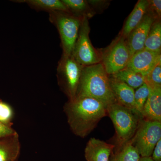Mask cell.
Listing matches in <instances>:
<instances>
[{"mask_svg":"<svg viewBox=\"0 0 161 161\" xmlns=\"http://www.w3.org/2000/svg\"><path fill=\"white\" fill-rule=\"evenodd\" d=\"M64 109L71 130L75 135L82 138L88 135L99 121L108 115L107 107L90 97H78L69 101Z\"/></svg>","mask_w":161,"mask_h":161,"instance_id":"cell-1","label":"cell"},{"mask_svg":"<svg viewBox=\"0 0 161 161\" xmlns=\"http://www.w3.org/2000/svg\"><path fill=\"white\" fill-rule=\"evenodd\" d=\"M78 97L95 98L107 108L116 102L110 86L109 76L102 64L84 67L76 96Z\"/></svg>","mask_w":161,"mask_h":161,"instance_id":"cell-2","label":"cell"},{"mask_svg":"<svg viewBox=\"0 0 161 161\" xmlns=\"http://www.w3.org/2000/svg\"><path fill=\"white\" fill-rule=\"evenodd\" d=\"M107 111L115 127L119 144L121 146L131 140L142 117L116 102L108 106Z\"/></svg>","mask_w":161,"mask_h":161,"instance_id":"cell-3","label":"cell"},{"mask_svg":"<svg viewBox=\"0 0 161 161\" xmlns=\"http://www.w3.org/2000/svg\"><path fill=\"white\" fill-rule=\"evenodd\" d=\"M82 18L67 12L50 13V20L54 23L60 34L63 49L62 57H69L72 55Z\"/></svg>","mask_w":161,"mask_h":161,"instance_id":"cell-4","label":"cell"},{"mask_svg":"<svg viewBox=\"0 0 161 161\" xmlns=\"http://www.w3.org/2000/svg\"><path fill=\"white\" fill-rule=\"evenodd\" d=\"M100 53L101 63L109 76L126 67L131 57L126 39L120 34L109 46Z\"/></svg>","mask_w":161,"mask_h":161,"instance_id":"cell-5","label":"cell"},{"mask_svg":"<svg viewBox=\"0 0 161 161\" xmlns=\"http://www.w3.org/2000/svg\"><path fill=\"white\" fill-rule=\"evenodd\" d=\"M160 139L161 122L144 119L131 140L141 157H149Z\"/></svg>","mask_w":161,"mask_h":161,"instance_id":"cell-6","label":"cell"},{"mask_svg":"<svg viewBox=\"0 0 161 161\" xmlns=\"http://www.w3.org/2000/svg\"><path fill=\"white\" fill-rule=\"evenodd\" d=\"M89 19H81L78 38L75 43L72 56L82 66H87L101 63V57L92 45L90 40Z\"/></svg>","mask_w":161,"mask_h":161,"instance_id":"cell-7","label":"cell"},{"mask_svg":"<svg viewBox=\"0 0 161 161\" xmlns=\"http://www.w3.org/2000/svg\"><path fill=\"white\" fill-rule=\"evenodd\" d=\"M83 67L72 55L61 57L59 62V81L68 97L69 101L75 100L76 98Z\"/></svg>","mask_w":161,"mask_h":161,"instance_id":"cell-8","label":"cell"},{"mask_svg":"<svg viewBox=\"0 0 161 161\" xmlns=\"http://www.w3.org/2000/svg\"><path fill=\"white\" fill-rule=\"evenodd\" d=\"M161 60V53L144 48L132 55L126 67L145 76Z\"/></svg>","mask_w":161,"mask_h":161,"instance_id":"cell-9","label":"cell"},{"mask_svg":"<svg viewBox=\"0 0 161 161\" xmlns=\"http://www.w3.org/2000/svg\"><path fill=\"white\" fill-rule=\"evenodd\" d=\"M154 21L151 15L147 12L138 26L129 35L126 42L131 57L136 52L144 49L147 36Z\"/></svg>","mask_w":161,"mask_h":161,"instance_id":"cell-10","label":"cell"},{"mask_svg":"<svg viewBox=\"0 0 161 161\" xmlns=\"http://www.w3.org/2000/svg\"><path fill=\"white\" fill-rule=\"evenodd\" d=\"M109 82L116 102L142 116L136 108L134 89L122 81L111 77H109Z\"/></svg>","mask_w":161,"mask_h":161,"instance_id":"cell-11","label":"cell"},{"mask_svg":"<svg viewBox=\"0 0 161 161\" xmlns=\"http://www.w3.org/2000/svg\"><path fill=\"white\" fill-rule=\"evenodd\" d=\"M115 146L98 139H90L85 149V157L87 161H109Z\"/></svg>","mask_w":161,"mask_h":161,"instance_id":"cell-12","label":"cell"},{"mask_svg":"<svg viewBox=\"0 0 161 161\" xmlns=\"http://www.w3.org/2000/svg\"><path fill=\"white\" fill-rule=\"evenodd\" d=\"M142 115L147 120L161 122V88L150 89Z\"/></svg>","mask_w":161,"mask_h":161,"instance_id":"cell-13","label":"cell"},{"mask_svg":"<svg viewBox=\"0 0 161 161\" xmlns=\"http://www.w3.org/2000/svg\"><path fill=\"white\" fill-rule=\"evenodd\" d=\"M21 150L17 132L9 136L0 137V161H16Z\"/></svg>","mask_w":161,"mask_h":161,"instance_id":"cell-14","label":"cell"},{"mask_svg":"<svg viewBox=\"0 0 161 161\" xmlns=\"http://www.w3.org/2000/svg\"><path fill=\"white\" fill-rule=\"evenodd\" d=\"M149 6V1L139 0L134 9L127 18L120 35L125 39H127L130 33L138 26L147 14Z\"/></svg>","mask_w":161,"mask_h":161,"instance_id":"cell-15","label":"cell"},{"mask_svg":"<svg viewBox=\"0 0 161 161\" xmlns=\"http://www.w3.org/2000/svg\"><path fill=\"white\" fill-rule=\"evenodd\" d=\"M110 76L126 84L133 89L138 88L145 83L143 75L127 67Z\"/></svg>","mask_w":161,"mask_h":161,"instance_id":"cell-16","label":"cell"},{"mask_svg":"<svg viewBox=\"0 0 161 161\" xmlns=\"http://www.w3.org/2000/svg\"><path fill=\"white\" fill-rule=\"evenodd\" d=\"M140 158L131 140L120 146L115 152L112 151L109 161H139Z\"/></svg>","mask_w":161,"mask_h":161,"instance_id":"cell-17","label":"cell"},{"mask_svg":"<svg viewBox=\"0 0 161 161\" xmlns=\"http://www.w3.org/2000/svg\"><path fill=\"white\" fill-rule=\"evenodd\" d=\"M72 14L78 17H87L90 19L95 14L87 1L85 0H62Z\"/></svg>","mask_w":161,"mask_h":161,"instance_id":"cell-18","label":"cell"},{"mask_svg":"<svg viewBox=\"0 0 161 161\" xmlns=\"http://www.w3.org/2000/svg\"><path fill=\"white\" fill-rule=\"evenodd\" d=\"M144 48L151 51L161 53V20L153 22L144 45Z\"/></svg>","mask_w":161,"mask_h":161,"instance_id":"cell-19","label":"cell"},{"mask_svg":"<svg viewBox=\"0 0 161 161\" xmlns=\"http://www.w3.org/2000/svg\"><path fill=\"white\" fill-rule=\"evenodd\" d=\"M25 2L36 9L46 10L49 13L55 11L69 12L68 9L60 0H28Z\"/></svg>","mask_w":161,"mask_h":161,"instance_id":"cell-20","label":"cell"},{"mask_svg":"<svg viewBox=\"0 0 161 161\" xmlns=\"http://www.w3.org/2000/svg\"><path fill=\"white\" fill-rule=\"evenodd\" d=\"M145 77V83L150 89L161 88V60Z\"/></svg>","mask_w":161,"mask_h":161,"instance_id":"cell-21","label":"cell"},{"mask_svg":"<svg viewBox=\"0 0 161 161\" xmlns=\"http://www.w3.org/2000/svg\"><path fill=\"white\" fill-rule=\"evenodd\" d=\"M149 94L150 89L145 83L138 88L134 93L136 108L141 115Z\"/></svg>","mask_w":161,"mask_h":161,"instance_id":"cell-22","label":"cell"},{"mask_svg":"<svg viewBox=\"0 0 161 161\" xmlns=\"http://www.w3.org/2000/svg\"><path fill=\"white\" fill-rule=\"evenodd\" d=\"M13 114L11 107L0 101V122L10 125L9 124L12 118Z\"/></svg>","mask_w":161,"mask_h":161,"instance_id":"cell-23","label":"cell"},{"mask_svg":"<svg viewBox=\"0 0 161 161\" xmlns=\"http://www.w3.org/2000/svg\"><path fill=\"white\" fill-rule=\"evenodd\" d=\"M147 13L151 15L154 20H161V0H150L149 1Z\"/></svg>","mask_w":161,"mask_h":161,"instance_id":"cell-24","label":"cell"},{"mask_svg":"<svg viewBox=\"0 0 161 161\" xmlns=\"http://www.w3.org/2000/svg\"><path fill=\"white\" fill-rule=\"evenodd\" d=\"M15 130L10 125H6L0 122V137H6L16 133Z\"/></svg>","mask_w":161,"mask_h":161,"instance_id":"cell-25","label":"cell"},{"mask_svg":"<svg viewBox=\"0 0 161 161\" xmlns=\"http://www.w3.org/2000/svg\"><path fill=\"white\" fill-rule=\"evenodd\" d=\"M151 156L153 161H161V139L156 145Z\"/></svg>","mask_w":161,"mask_h":161,"instance_id":"cell-26","label":"cell"},{"mask_svg":"<svg viewBox=\"0 0 161 161\" xmlns=\"http://www.w3.org/2000/svg\"><path fill=\"white\" fill-rule=\"evenodd\" d=\"M139 161H153L151 157H141Z\"/></svg>","mask_w":161,"mask_h":161,"instance_id":"cell-27","label":"cell"}]
</instances>
